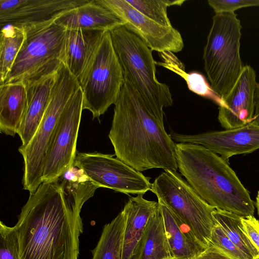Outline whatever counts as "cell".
<instances>
[{
    "label": "cell",
    "instance_id": "1",
    "mask_svg": "<svg viewBox=\"0 0 259 259\" xmlns=\"http://www.w3.org/2000/svg\"><path fill=\"white\" fill-rule=\"evenodd\" d=\"M99 188L73 166L30 194L14 226L20 259H78L84 203Z\"/></svg>",
    "mask_w": 259,
    "mask_h": 259
},
{
    "label": "cell",
    "instance_id": "2",
    "mask_svg": "<svg viewBox=\"0 0 259 259\" xmlns=\"http://www.w3.org/2000/svg\"><path fill=\"white\" fill-rule=\"evenodd\" d=\"M163 115L148 107L124 78L108 135L116 157L140 172L177 171L176 144L165 130Z\"/></svg>",
    "mask_w": 259,
    "mask_h": 259
},
{
    "label": "cell",
    "instance_id": "3",
    "mask_svg": "<svg viewBox=\"0 0 259 259\" xmlns=\"http://www.w3.org/2000/svg\"><path fill=\"white\" fill-rule=\"evenodd\" d=\"M178 169L187 182L215 209L242 217L253 215L255 203L227 160L202 145L176 144Z\"/></svg>",
    "mask_w": 259,
    "mask_h": 259
},
{
    "label": "cell",
    "instance_id": "4",
    "mask_svg": "<svg viewBox=\"0 0 259 259\" xmlns=\"http://www.w3.org/2000/svg\"><path fill=\"white\" fill-rule=\"evenodd\" d=\"M22 28L24 41L2 84L21 82L27 87L57 72L64 63L66 28L56 20Z\"/></svg>",
    "mask_w": 259,
    "mask_h": 259
},
{
    "label": "cell",
    "instance_id": "5",
    "mask_svg": "<svg viewBox=\"0 0 259 259\" xmlns=\"http://www.w3.org/2000/svg\"><path fill=\"white\" fill-rule=\"evenodd\" d=\"M242 25L234 13L215 14L204 48V70L212 90L224 99L244 66L240 55Z\"/></svg>",
    "mask_w": 259,
    "mask_h": 259
},
{
    "label": "cell",
    "instance_id": "6",
    "mask_svg": "<svg viewBox=\"0 0 259 259\" xmlns=\"http://www.w3.org/2000/svg\"><path fill=\"white\" fill-rule=\"evenodd\" d=\"M112 43L126 79L146 105L163 111L173 104L169 87L156 77V62L152 51L123 25L109 30Z\"/></svg>",
    "mask_w": 259,
    "mask_h": 259
},
{
    "label": "cell",
    "instance_id": "7",
    "mask_svg": "<svg viewBox=\"0 0 259 259\" xmlns=\"http://www.w3.org/2000/svg\"><path fill=\"white\" fill-rule=\"evenodd\" d=\"M79 87L78 80L63 63L57 72L48 106L35 134L26 146L18 149L24 161L23 188L30 194L43 182L46 155L56 124Z\"/></svg>",
    "mask_w": 259,
    "mask_h": 259
},
{
    "label": "cell",
    "instance_id": "8",
    "mask_svg": "<svg viewBox=\"0 0 259 259\" xmlns=\"http://www.w3.org/2000/svg\"><path fill=\"white\" fill-rule=\"evenodd\" d=\"M150 191L180 219L188 225L206 248L215 225L212 212L215 208L208 204L177 172L164 170L152 183Z\"/></svg>",
    "mask_w": 259,
    "mask_h": 259
},
{
    "label": "cell",
    "instance_id": "9",
    "mask_svg": "<svg viewBox=\"0 0 259 259\" xmlns=\"http://www.w3.org/2000/svg\"><path fill=\"white\" fill-rule=\"evenodd\" d=\"M124 78L123 71L113 48L109 30L103 36L91 64L79 82L83 93L82 109L98 118L120 95Z\"/></svg>",
    "mask_w": 259,
    "mask_h": 259
},
{
    "label": "cell",
    "instance_id": "10",
    "mask_svg": "<svg viewBox=\"0 0 259 259\" xmlns=\"http://www.w3.org/2000/svg\"><path fill=\"white\" fill-rule=\"evenodd\" d=\"M80 86L71 97L56 124L47 151L43 182L56 181L74 165L82 109Z\"/></svg>",
    "mask_w": 259,
    "mask_h": 259
},
{
    "label": "cell",
    "instance_id": "11",
    "mask_svg": "<svg viewBox=\"0 0 259 259\" xmlns=\"http://www.w3.org/2000/svg\"><path fill=\"white\" fill-rule=\"evenodd\" d=\"M74 165L99 188L126 194H144L150 190V178L112 155L76 152Z\"/></svg>",
    "mask_w": 259,
    "mask_h": 259
},
{
    "label": "cell",
    "instance_id": "12",
    "mask_svg": "<svg viewBox=\"0 0 259 259\" xmlns=\"http://www.w3.org/2000/svg\"><path fill=\"white\" fill-rule=\"evenodd\" d=\"M116 16L130 31L139 37L152 51L178 53L184 44L181 33L170 26L150 19L132 7L125 0H95Z\"/></svg>",
    "mask_w": 259,
    "mask_h": 259
},
{
    "label": "cell",
    "instance_id": "13",
    "mask_svg": "<svg viewBox=\"0 0 259 259\" xmlns=\"http://www.w3.org/2000/svg\"><path fill=\"white\" fill-rule=\"evenodd\" d=\"M173 141L203 146L227 160L238 154L252 153L259 149V124L252 121L243 126L224 131L196 135H184L171 132Z\"/></svg>",
    "mask_w": 259,
    "mask_h": 259
},
{
    "label": "cell",
    "instance_id": "14",
    "mask_svg": "<svg viewBox=\"0 0 259 259\" xmlns=\"http://www.w3.org/2000/svg\"><path fill=\"white\" fill-rule=\"evenodd\" d=\"M89 0H0V24L23 27L56 20Z\"/></svg>",
    "mask_w": 259,
    "mask_h": 259
},
{
    "label": "cell",
    "instance_id": "15",
    "mask_svg": "<svg viewBox=\"0 0 259 259\" xmlns=\"http://www.w3.org/2000/svg\"><path fill=\"white\" fill-rule=\"evenodd\" d=\"M256 75L245 65L235 85L219 105L218 120L225 130L243 126L252 121L255 111Z\"/></svg>",
    "mask_w": 259,
    "mask_h": 259
},
{
    "label": "cell",
    "instance_id": "16",
    "mask_svg": "<svg viewBox=\"0 0 259 259\" xmlns=\"http://www.w3.org/2000/svg\"><path fill=\"white\" fill-rule=\"evenodd\" d=\"M106 31L66 29L63 63L79 83L93 62Z\"/></svg>",
    "mask_w": 259,
    "mask_h": 259
},
{
    "label": "cell",
    "instance_id": "17",
    "mask_svg": "<svg viewBox=\"0 0 259 259\" xmlns=\"http://www.w3.org/2000/svg\"><path fill=\"white\" fill-rule=\"evenodd\" d=\"M57 72L26 87V112L18 133L22 142L21 147H25L29 143L39 125L49 103Z\"/></svg>",
    "mask_w": 259,
    "mask_h": 259
},
{
    "label": "cell",
    "instance_id": "18",
    "mask_svg": "<svg viewBox=\"0 0 259 259\" xmlns=\"http://www.w3.org/2000/svg\"><path fill=\"white\" fill-rule=\"evenodd\" d=\"M143 194L131 197L123 210L125 228L122 259H131L150 217L159 207L158 202L145 199Z\"/></svg>",
    "mask_w": 259,
    "mask_h": 259
},
{
    "label": "cell",
    "instance_id": "19",
    "mask_svg": "<svg viewBox=\"0 0 259 259\" xmlns=\"http://www.w3.org/2000/svg\"><path fill=\"white\" fill-rule=\"evenodd\" d=\"M163 215L165 231L171 255L177 259H195L206 248L194 232L162 201L158 200Z\"/></svg>",
    "mask_w": 259,
    "mask_h": 259
},
{
    "label": "cell",
    "instance_id": "20",
    "mask_svg": "<svg viewBox=\"0 0 259 259\" xmlns=\"http://www.w3.org/2000/svg\"><path fill=\"white\" fill-rule=\"evenodd\" d=\"M56 21L66 29L81 30L108 31L124 24L112 12L95 0H89L66 12Z\"/></svg>",
    "mask_w": 259,
    "mask_h": 259
},
{
    "label": "cell",
    "instance_id": "21",
    "mask_svg": "<svg viewBox=\"0 0 259 259\" xmlns=\"http://www.w3.org/2000/svg\"><path fill=\"white\" fill-rule=\"evenodd\" d=\"M27 105V89L21 82L0 85V131L7 135L18 134Z\"/></svg>",
    "mask_w": 259,
    "mask_h": 259
},
{
    "label": "cell",
    "instance_id": "22",
    "mask_svg": "<svg viewBox=\"0 0 259 259\" xmlns=\"http://www.w3.org/2000/svg\"><path fill=\"white\" fill-rule=\"evenodd\" d=\"M172 257L159 207L150 217L131 259H164Z\"/></svg>",
    "mask_w": 259,
    "mask_h": 259
},
{
    "label": "cell",
    "instance_id": "23",
    "mask_svg": "<svg viewBox=\"0 0 259 259\" xmlns=\"http://www.w3.org/2000/svg\"><path fill=\"white\" fill-rule=\"evenodd\" d=\"M125 223L121 211L104 226L99 240L92 250V259H122Z\"/></svg>",
    "mask_w": 259,
    "mask_h": 259
},
{
    "label": "cell",
    "instance_id": "24",
    "mask_svg": "<svg viewBox=\"0 0 259 259\" xmlns=\"http://www.w3.org/2000/svg\"><path fill=\"white\" fill-rule=\"evenodd\" d=\"M212 216L215 222L239 249L252 259L259 257V252L251 243L243 229L241 217L217 209L213 211Z\"/></svg>",
    "mask_w": 259,
    "mask_h": 259
},
{
    "label": "cell",
    "instance_id": "25",
    "mask_svg": "<svg viewBox=\"0 0 259 259\" xmlns=\"http://www.w3.org/2000/svg\"><path fill=\"white\" fill-rule=\"evenodd\" d=\"M25 32L22 27L8 25L2 28L0 37V82L10 72L22 46Z\"/></svg>",
    "mask_w": 259,
    "mask_h": 259
},
{
    "label": "cell",
    "instance_id": "26",
    "mask_svg": "<svg viewBox=\"0 0 259 259\" xmlns=\"http://www.w3.org/2000/svg\"><path fill=\"white\" fill-rule=\"evenodd\" d=\"M132 7L145 16L163 26L172 24L167 15L168 7L181 6L185 1L125 0Z\"/></svg>",
    "mask_w": 259,
    "mask_h": 259
},
{
    "label": "cell",
    "instance_id": "27",
    "mask_svg": "<svg viewBox=\"0 0 259 259\" xmlns=\"http://www.w3.org/2000/svg\"><path fill=\"white\" fill-rule=\"evenodd\" d=\"M0 259H20L19 245L15 227L0 222Z\"/></svg>",
    "mask_w": 259,
    "mask_h": 259
},
{
    "label": "cell",
    "instance_id": "28",
    "mask_svg": "<svg viewBox=\"0 0 259 259\" xmlns=\"http://www.w3.org/2000/svg\"><path fill=\"white\" fill-rule=\"evenodd\" d=\"M215 223L209 244L217 247L231 259H252L239 249L228 238L222 227Z\"/></svg>",
    "mask_w": 259,
    "mask_h": 259
},
{
    "label": "cell",
    "instance_id": "29",
    "mask_svg": "<svg viewBox=\"0 0 259 259\" xmlns=\"http://www.w3.org/2000/svg\"><path fill=\"white\" fill-rule=\"evenodd\" d=\"M189 89L195 94L211 99L219 105L221 103V98L208 85L204 76L198 72H191L183 75Z\"/></svg>",
    "mask_w": 259,
    "mask_h": 259
},
{
    "label": "cell",
    "instance_id": "30",
    "mask_svg": "<svg viewBox=\"0 0 259 259\" xmlns=\"http://www.w3.org/2000/svg\"><path fill=\"white\" fill-rule=\"evenodd\" d=\"M207 2L215 14L234 13L243 8L259 7V0H208Z\"/></svg>",
    "mask_w": 259,
    "mask_h": 259
},
{
    "label": "cell",
    "instance_id": "31",
    "mask_svg": "<svg viewBox=\"0 0 259 259\" xmlns=\"http://www.w3.org/2000/svg\"><path fill=\"white\" fill-rule=\"evenodd\" d=\"M241 219L248 238L259 252V221L253 215L241 217Z\"/></svg>",
    "mask_w": 259,
    "mask_h": 259
},
{
    "label": "cell",
    "instance_id": "32",
    "mask_svg": "<svg viewBox=\"0 0 259 259\" xmlns=\"http://www.w3.org/2000/svg\"><path fill=\"white\" fill-rule=\"evenodd\" d=\"M195 259H231L215 246L209 244Z\"/></svg>",
    "mask_w": 259,
    "mask_h": 259
},
{
    "label": "cell",
    "instance_id": "33",
    "mask_svg": "<svg viewBox=\"0 0 259 259\" xmlns=\"http://www.w3.org/2000/svg\"><path fill=\"white\" fill-rule=\"evenodd\" d=\"M252 121L259 124V82H257L255 92V111Z\"/></svg>",
    "mask_w": 259,
    "mask_h": 259
},
{
    "label": "cell",
    "instance_id": "34",
    "mask_svg": "<svg viewBox=\"0 0 259 259\" xmlns=\"http://www.w3.org/2000/svg\"><path fill=\"white\" fill-rule=\"evenodd\" d=\"M255 206L257 210L258 216L259 217V191L257 192V194L256 197Z\"/></svg>",
    "mask_w": 259,
    "mask_h": 259
},
{
    "label": "cell",
    "instance_id": "35",
    "mask_svg": "<svg viewBox=\"0 0 259 259\" xmlns=\"http://www.w3.org/2000/svg\"><path fill=\"white\" fill-rule=\"evenodd\" d=\"M164 259H177V258L176 257H169L165 258Z\"/></svg>",
    "mask_w": 259,
    "mask_h": 259
},
{
    "label": "cell",
    "instance_id": "36",
    "mask_svg": "<svg viewBox=\"0 0 259 259\" xmlns=\"http://www.w3.org/2000/svg\"><path fill=\"white\" fill-rule=\"evenodd\" d=\"M256 259H259V257L258 258H256Z\"/></svg>",
    "mask_w": 259,
    "mask_h": 259
}]
</instances>
